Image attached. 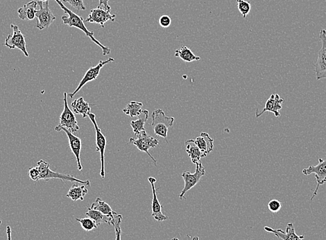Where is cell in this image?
Instances as JSON below:
<instances>
[{"mask_svg": "<svg viewBox=\"0 0 326 240\" xmlns=\"http://www.w3.org/2000/svg\"><path fill=\"white\" fill-rule=\"evenodd\" d=\"M116 15H112L110 12L101 7L91 10L90 14L85 22L86 23H96L104 28V25L108 21L114 22Z\"/></svg>", "mask_w": 326, "mask_h": 240, "instance_id": "5bb4252c", "label": "cell"}, {"mask_svg": "<svg viewBox=\"0 0 326 240\" xmlns=\"http://www.w3.org/2000/svg\"><path fill=\"white\" fill-rule=\"evenodd\" d=\"M114 59L112 58H109L108 60L106 61H100V63H99L96 66L91 67L90 68H89L84 77H83L82 81H80L78 87L75 89L74 92L68 94V96L70 97V98H73L74 95H76L77 93H79V91H80L87 83L95 80V79L98 78L99 75H100L101 69H102L104 65L108 64V63L114 62Z\"/></svg>", "mask_w": 326, "mask_h": 240, "instance_id": "7c38bea8", "label": "cell"}, {"mask_svg": "<svg viewBox=\"0 0 326 240\" xmlns=\"http://www.w3.org/2000/svg\"><path fill=\"white\" fill-rule=\"evenodd\" d=\"M108 2L109 0H99V7L102 8V9L106 10V11L110 12L111 11V8L108 5Z\"/></svg>", "mask_w": 326, "mask_h": 240, "instance_id": "e575fe53", "label": "cell"}, {"mask_svg": "<svg viewBox=\"0 0 326 240\" xmlns=\"http://www.w3.org/2000/svg\"><path fill=\"white\" fill-rule=\"evenodd\" d=\"M2 224V221H1V220H0V224Z\"/></svg>", "mask_w": 326, "mask_h": 240, "instance_id": "ab89813d", "label": "cell"}, {"mask_svg": "<svg viewBox=\"0 0 326 240\" xmlns=\"http://www.w3.org/2000/svg\"><path fill=\"white\" fill-rule=\"evenodd\" d=\"M39 1L43 2V3H46V2L49 1V0H39Z\"/></svg>", "mask_w": 326, "mask_h": 240, "instance_id": "74e56055", "label": "cell"}, {"mask_svg": "<svg viewBox=\"0 0 326 240\" xmlns=\"http://www.w3.org/2000/svg\"><path fill=\"white\" fill-rule=\"evenodd\" d=\"M88 192V189L84 185L79 186L78 184H74L69 190L66 196L74 201H78V200L84 201L85 196Z\"/></svg>", "mask_w": 326, "mask_h": 240, "instance_id": "cb8c5ba5", "label": "cell"}, {"mask_svg": "<svg viewBox=\"0 0 326 240\" xmlns=\"http://www.w3.org/2000/svg\"><path fill=\"white\" fill-rule=\"evenodd\" d=\"M76 220L80 222L82 229L86 231H91L93 229H98V226H97L95 222L90 218L86 217L83 218V219L76 218Z\"/></svg>", "mask_w": 326, "mask_h": 240, "instance_id": "83f0119b", "label": "cell"}, {"mask_svg": "<svg viewBox=\"0 0 326 240\" xmlns=\"http://www.w3.org/2000/svg\"><path fill=\"white\" fill-rule=\"evenodd\" d=\"M29 176L33 181H39L40 178V171L37 167L36 168H30L29 170Z\"/></svg>", "mask_w": 326, "mask_h": 240, "instance_id": "1f68e13d", "label": "cell"}, {"mask_svg": "<svg viewBox=\"0 0 326 240\" xmlns=\"http://www.w3.org/2000/svg\"><path fill=\"white\" fill-rule=\"evenodd\" d=\"M148 180H149L150 184H151L152 193H153V198H152L151 204V216L156 220V221H165V220L168 219V217L162 213L163 206H162L161 203H160L159 200L158 199L157 194H156V190L155 188L156 179L154 177H149L148 178Z\"/></svg>", "mask_w": 326, "mask_h": 240, "instance_id": "2e32d148", "label": "cell"}, {"mask_svg": "<svg viewBox=\"0 0 326 240\" xmlns=\"http://www.w3.org/2000/svg\"><path fill=\"white\" fill-rule=\"evenodd\" d=\"M264 229L268 233L274 234L276 237L282 240H303L305 238L304 235H296L294 224L292 223L286 225L285 231L281 229H274L269 227H265Z\"/></svg>", "mask_w": 326, "mask_h": 240, "instance_id": "ac0fdd59", "label": "cell"}, {"mask_svg": "<svg viewBox=\"0 0 326 240\" xmlns=\"http://www.w3.org/2000/svg\"><path fill=\"white\" fill-rule=\"evenodd\" d=\"M37 167L40 171V178L39 180H44L45 181H49L50 179H59L62 181L63 183L65 182H76L83 184V185L90 186V181L89 180H82L75 178L74 176L70 174H65L59 173V172H54L49 168L48 162L43 160H40L37 162Z\"/></svg>", "mask_w": 326, "mask_h": 240, "instance_id": "7a4b0ae2", "label": "cell"}, {"mask_svg": "<svg viewBox=\"0 0 326 240\" xmlns=\"http://www.w3.org/2000/svg\"><path fill=\"white\" fill-rule=\"evenodd\" d=\"M142 104L138 102H130L128 103L125 108L123 109V112L127 116L133 118L139 116L142 113Z\"/></svg>", "mask_w": 326, "mask_h": 240, "instance_id": "4316f807", "label": "cell"}, {"mask_svg": "<svg viewBox=\"0 0 326 240\" xmlns=\"http://www.w3.org/2000/svg\"><path fill=\"white\" fill-rule=\"evenodd\" d=\"M122 220V219H120L119 221H117L114 225L116 233V240H121L122 229L121 227H120V224H121Z\"/></svg>", "mask_w": 326, "mask_h": 240, "instance_id": "836d02e7", "label": "cell"}, {"mask_svg": "<svg viewBox=\"0 0 326 240\" xmlns=\"http://www.w3.org/2000/svg\"><path fill=\"white\" fill-rule=\"evenodd\" d=\"M302 173L305 176L314 174L315 176L316 181L317 182V188L312 196L311 201L315 196H317L318 190L320 186L323 185L326 182V155L325 158H319V163L317 165H310L308 168L303 169Z\"/></svg>", "mask_w": 326, "mask_h": 240, "instance_id": "ba28073f", "label": "cell"}, {"mask_svg": "<svg viewBox=\"0 0 326 240\" xmlns=\"http://www.w3.org/2000/svg\"><path fill=\"white\" fill-rule=\"evenodd\" d=\"M89 118L94 125V128H95L96 133V144H97V152L100 153L101 158V172L100 176L103 178H105V165H104V154H105V150L106 146V137L102 134V131L99 128L98 123L95 120V115L90 113L89 114Z\"/></svg>", "mask_w": 326, "mask_h": 240, "instance_id": "30bf717a", "label": "cell"}, {"mask_svg": "<svg viewBox=\"0 0 326 240\" xmlns=\"http://www.w3.org/2000/svg\"><path fill=\"white\" fill-rule=\"evenodd\" d=\"M67 96H68V93L65 92L64 97H63L64 107H63V110L60 116V122H59L58 126L66 128L72 134H76L80 130V126H79L75 115L73 114L72 111L71 110L68 106Z\"/></svg>", "mask_w": 326, "mask_h": 240, "instance_id": "5b68a950", "label": "cell"}, {"mask_svg": "<svg viewBox=\"0 0 326 240\" xmlns=\"http://www.w3.org/2000/svg\"><path fill=\"white\" fill-rule=\"evenodd\" d=\"M135 137H137V138H130L129 144H133L142 152L146 153L151 158L154 163L157 164L155 158L149 154V150L150 149L156 147L159 144V140L148 135L146 131H143Z\"/></svg>", "mask_w": 326, "mask_h": 240, "instance_id": "277c9868", "label": "cell"}, {"mask_svg": "<svg viewBox=\"0 0 326 240\" xmlns=\"http://www.w3.org/2000/svg\"><path fill=\"white\" fill-rule=\"evenodd\" d=\"M55 2H56V3L58 4L59 7L61 8V9L64 11L65 14V15H63L62 17H61L64 25H68L70 27H76L77 29H80L81 31H84L87 37L90 38L93 43L98 45L99 47H100V48H102L103 55L109 54L110 53L109 47L104 46L94 38L93 31H90L87 29L82 17L77 15L74 12L71 11L70 9H69L68 8L65 7L64 4H63L61 0H55Z\"/></svg>", "mask_w": 326, "mask_h": 240, "instance_id": "6da1fadb", "label": "cell"}, {"mask_svg": "<svg viewBox=\"0 0 326 240\" xmlns=\"http://www.w3.org/2000/svg\"><path fill=\"white\" fill-rule=\"evenodd\" d=\"M71 106L74 114L81 115L84 118L88 117L91 113L90 104L86 102L82 97L73 101Z\"/></svg>", "mask_w": 326, "mask_h": 240, "instance_id": "7402d4cb", "label": "cell"}, {"mask_svg": "<svg viewBox=\"0 0 326 240\" xmlns=\"http://www.w3.org/2000/svg\"><path fill=\"white\" fill-rule=\"evenodd\" d=\"M37 2L31 1L30 3L26 4L23 7L17 9L18 17L23 21L28 20L32 21L35 17V13L37 11Z\"/></svg>", "mask_w": 326, "mask_h": 240, "instance_id": "ffe728a7", "label": "cell"}, {"mask_svg": "<svg viewBox=\"0 0 326 240\" xmlns=\"http://www.w3.org/2000/svg\"><path fill=\"white\" fill-rule=\"evenodd\" d=\"M87 217L90 218L95 222L97 226H100L103 223H108L110 225V219L107 216L100 213L98 210L88 208V212L86 213Z\"/></svg>", "mask_w": 326, "mask_h": 240, "instance_id": "484cf974", "label": "cell"}, {"mask_svg": "<svg viewBox=\"0 0 326 240\" xmlns=\"http://www.w3.org/2000/svg\"><path fill=\"white\" fill-rule=\"evenodd\" d=\"M137 120H133L130 122V126L133 128L135 136L140 134V133L145 131V125L149 118V111L147 110H142L141 114L138 116Z\"/></svg>", "mask_w": 326, "mask_h": 240, "instance_id": "603a6c76", "label": "cell"}, {"mask_svg": "<svg viewBox=\"0 0 326 240\" xmlns=\"http://www.w3.org/2000/svg\"><path fill=\"white\" fill-rule=\"evenodd\" d=\"M63 3L70 4L72 7L77 11H85L86 7H85L84 0H63Z\"/></svg>", "mask_w": 326, "mask_h": 240, "instance_id": "f546056e", "label": "cell"}, {"mask_svg": "<svg viewBox=\"0 0 326 240\" xmlns=\"http://www.w3.org/2000/svg\"><path fill=\"white\" fill-rule=\"evenodd\" d=\"M193 240H199L198 237H194Z\"/></svg>", "mask_w": 326, "mask_h": 240, "instance_id": "8d00e7d4", "label": "cell"}, {"mask_svg": "<svg viewBox=\"0 0 326 240\" xmlns=\"http://www.w3.org/2000/svg\"><path fill=\"white\" fill-rule=\"evenodd\" d=\"M185 151L191 158L193 164H197L200 162L201 158L205 157V155L201 152L198 146L194 140H189L185 142Z\"/></svg>", "mask_w": 326, "mask_h": 240, "instance_id": "44dd1931", "label": "cell"}, {"mask_svg": "<svg viewBox=\"0 0 326 240\" xmlns=\"http://www.w3.org/2000/svg\"><path fill=\"white\" fill-rule=\"evenodd\" d=\"M284 102L283 99L280 97L278 94H272L270 98L266 101L265 106L263 110L260 113L256 111V117L259 118L265 112H271L274 114L276 117H280V110L282 108V103Z\"/></svg>", "mask_w": 326, "mask_h": 240, "instance_id": "e0dca14e", "label": "cell"}, {"mask_svg": "<svg viewBox=\"0 0 326 240\" xmlns=\"http://www.w3.org/2000/svg\"><path fill=\"white\" fill-rule=\"evenodd\" d=\"M175 57H179L185 62L190 63L193 61H199L201 58L197 57L191 49L186 46H182L181 48L177 49L175 53Z\"/></svg>", "mask_w": 326, "mask_h": 240, "instance_id": "d4e9b609", "label": "cell"}, {"mask_svg": "<svg viewBox=\"0 0 326 240\" xmlns=\"http://www.w3.org/2000/svg\"><path fill=\"white\" fill-rule=\"evenodd\" d=\"M55 131L57 132L63 131V132H64L65 134H66L68 138L69 146H70V148L71 151H72V154H74L75 157H76L78 170L82 171L83 167L82 165V162H81L80 158L81 150H82V140H81L79 137L75 136V135L72 134V133L69 132V131L67 130L66 128H63V127L56 126L55 127Z\"/></svg>", "mask_w": 326, "mask_h": 240, "instance_id": "4fadbf2b", "label": "cell"}, {"mask_svg": "<svg viewBox=\"0 0 326 240\" xmlns=\"http://www.w3.org/2000/svg\"><path fill=\"white\" fill-rule=\"evenodd\" d=\"M322 46L318 53L317 63H315V73L317 80L326 79V31L321 29L319 33Z\"/></svg>", "mask_w": 326, "mask_h": 240, "instance_id": "8fae6325", "label": "cell"}, {"mask_svg": "<svg viewBox=\"0 0 326 240\" xmlns=\"http://www.w3.org/2000/svg\"><path fill=\"white\" fill-rule=\"evenodd\" d=\"M205 174L204 167L203 166L201 162L196 164L195 172L194 174L189 172H184L182 174V177L184 180L185 185L181 194H179L180 199L182 200L184 198L185 194L187 191L195 187L199 182L203 176Z\"/></svg>", "mask_w": 326, "mask_h": 240, "instance_id": "52a82bcc", "label": "cell"}, {"mask_svg": "<svg viewBox=\"0 0 326 240\" xmlns=\"http://www.w3.org/2000/svg\"><path fill=\"white\" fill-rule=\"evenodd\" d=\"M237 3H238L239 11L242 14L243 19H246L252 9V5L250 2H246L245 0H237Z\"/></svg>", "mask_w": 326, "mask_h": 240, "instance_id": "f1b7e54d", "label": "cell"}, {"mask_svg": "<svg viewBox=\"0 0 326 240\" xmlns=\"http://www.w3.org/2000/svg\"><path fill=\"white\" fill-rule=\"evenodd\" d=\"M195 143L198 146L201 152L203 153L207 156L213 151L214 148V140L210 138V135L207 133H201L200 136L196 139Z\"/></svg>", "mask_w": 326, "mask_h": 240, "instance_id": "d6986e66", "label": "cell"}, {"mask_svg": "<svg viewBox=\"0 0 326 240\" xmlns=\"http://www.w3.org/2000/svg\"><path fill=\"white\" fill-rule=\"evenodd\" d=\"M268 208L272 213H276L281 209L282 204L278 200L273 199L269 202Z\"/></svg>", "mask_w": 326, "mask_h": 240, "instance_id": "4dcf8cb0", "label": "cell"}, {"mask_svg": "<svg viewBox=\"0 0 326 240\" xmlns=\"http://www.w3.org/2000/svg\"><path fill=\"white\" fill-rule=\"evenodd\" d=\"M171 240H180V239H178V238H177V237H174Z\"/></svg>", "mask_w": 326, "mask_h": 240, "instance_id": "f35d334b", "label": "cell"}, {"mask_svg": "<svg viewBox=\"0 0 326 240\" xmlns=\"http://www.w3.org/2000/svg\"><path fill=\"white\" fill-rule=\"evenodd\" d=\"M7 234L8 240H12L11 229V227H9V226H7Z\"/></svg>", "mask_w": 326, "mask_h": 240, "instance_id": "d590c367", "label": "cell"}, {"mask_svg": "<svg viewBox=\"0 0 326 240\" xmlns=\"http://www.w3.org/2000/svg\"><path fill=\"white\" fill-rule=\"evenodd\" d=\"M90 208L98 210L100 213L109 217L110 219V225L112 226V227H114L117 221L123 218L121 215L113 211L111 207L105 201H102L100 197L97 198L95 201L91 205Z\"/></svg>", "mask_w": 326, "mask_h": 240, "instance_id": "9a60e30c", "label": "cell"}, {"mask_svg": "<svg viewBox=\"0 0 326 240\" xmlns=\"http://www.w3.org/2000/svg\"><path fill=\"white\" fill-rule=\"evenodd\" d=\"M37 5L40 7V9L37 10L35 13L36 17V27L40 30L47 29L56 20V16L51 12L49 7V1L46 3L43 2H37Z\"/></svg>", "mask_w": 326, "mask_h": 240, "instance_id": "9c48e42d", "label": "cell"}, {"mask_svg": "<svg viewBox=\"0 0 326 240\" xmlns=\"http://www.w3.org/2000/svg\"><path fill=\"white\" fill-rule=\"evenodd\" d=\"M159 25L163 28H168L171 24V17L167 15H163L159 19Z\"/></svg>", "mask_w": 326, "mask_h": 240, "instance_id": "d6a6232c", "label": "cell"}, {"mask_svg": "<svg viewBox=\"0 0 326 240\" xmlns=\"http://www.w3.org/2000/svg\"><path fill=\"white\" fill-rule=\"evenodd\" d=\"M11 27L13 33L8 35L4 45L9 47V49H18L25 54V57H29V54L26 46L25 35L20 30L18 26L11 24Z\"/></svg>", "mask_w": 326, "mask_h": 240, "instance_id": "8992f818", "label": "cell"}, {"mask_svg": "<svg viewBox=\"0 0 326 240\" xmlns=\"http://www.w3.org/2000/svg\"><path fill=\"white\" fill-rule=\"evenodd\" d=\"M175 120V118L172 117L166 116L165 113L161 109L154 110L152 114L151 126L156 136L165 138L166 142H168V128L173 126Z\"/></svg>", "mask_w": 326, "mask_h": 240, "instance_id": "3957f363", "label": "cell"}]
</instances>
